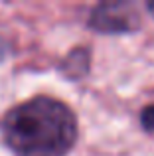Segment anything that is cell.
Segmentation results:
<instances>
[{"label":"cell","mask_w":154,"mask_h":156,"mask_svg":"<svg viewBox=\"0 0 154 156\" xmlns=\"http://www.w3.org/2000/svg\"><path fill=\"white\" fill-rule=\"evenodd\" d=\"M0 130L14 156H67L79 136L75 113L50 95H36L12 107Z\"/></svg>","instance_id":"6da1fadb"},{"label":"cell","mask_w":154,"mask_h":156,"mask_svg":"<svg viewBox=\"0 0 154 156\" xmlns=\"http://www.w3.org/2000/svg\"><path fill=\"white\" fill-rule=\"evenodd\" d=\"M89 26L99 34H128L140 26V18L128 2H103L91 10Z\"/></svg>","instance_id":"7a4b0ae2"},{"label":"cell","mask_w":154,"mask_h":156,"mask_svg":"<svg viewBox=\"0 0 154 156\" xmlns=\"http://www.w3.org/2000/svg\"><path fill=\"white\" fill-rule=\"evenodd\" d=\"M89 63H91V53L87 48H75L65 55V59L59 63V71L69 79H81L87 75L89 71Z\"/></svg>","instance_id":"3957f363"},{"label":"cell","mask_w":154,"mask_h":156,"mask_svg":"<svg viewBox=\"0 0 154 156\" xmlns=\"http://www.w3.org/2000/svg\"><path fill=\"white\" fill-rule=\"evenodd\" d=\"M140 125L146 133H154V105H148L140 113Z\"/></svg>","instance_id":"277c9868"},{"label":"cell","mask_w":154,"mask_h":156,"mask_svg":"<svg viewBox=\"0 0 154 156\" xmlns=\"http://www.w3.org/2000/svg\"><path fill=\"white\" fill-rule=\"evenodd\" d=\"M146 8H148V10H150V14L154 16V2H148V6H146Z\"/></svg>","instance_id":"5b68a950"}]
</instances>
